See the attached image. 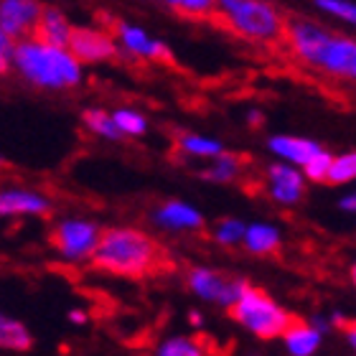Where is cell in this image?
I'll use <instances>...</instances> for the list:
<instances>
[{
    "label": "cell",
    "mask_w": 356,
    "mask_h": 356,
    "mask_svg": "<svg viewBox=\"0 0 356 356\" xmlns=\"http://www.w3.org/2000/svg\"><path fill=\"white\" fill-rule=\"evenodd\" d=\"M285 33L298 59L321 69L331 76L356 82V41L346 36H336L321 29L318 23L305 18H290L285 23Z\"/></svg>",
    "instance_id": "6da1fadb"
},
{
    "label": "cell",
    "mask_w": 356,
    "mask_h": 356,
    "mask_svg": "<svg viewBox=\"0 0 356 356\" xmlns=\"http://www.w3.org/2000/svg\"><path fill=\"white\" fill-rule=\"evenodd\" d=\"M13 69L38 89H69L82 82V61L64 46H54L38 36L15 44Z\"/></svg>",
    "instance_id": "7a4b0ae2"
},
{
    "label": "cell",
    "mask_w": 356,
    "mask_h": 356,
    "mask_svg": "<svg viewBox=\"0 0 356 356\" xmlns=\"http://www.w3.org/2000/svg\"><path fill=\"white\" fill-rule=\"evenodd\" d=\"M161 260V247L150 234L133 227H112L102 232L92 262L95 267L120 277H145Z\"/></svg>",
    "instance_id": "3957f363"
},
{
    "label": "cell",
    "mask_w": 356,
    "mask_h": 356,
    "mask_svg": "<svg viewBox=\"0 0 356 356\" xmlns=\"http://www.w3.org/2000/svg\"><path fill=\"white\" fill-rule=\"evenodd\" d=\"M229 316L252 336L265 339V341L282 339L290 323H293V316L280 303H275L265 290L252 288V285L247 288V293L239 298L237 303L232 305Z\"/></svg>",
    "instance_id": "277c9868"
},
{
    "label": "cell",
    "mask_w": 356,
    "mask_h": 356,
    "mask_svg": "<svg viewBox=\"0 0 356 356\" xmlns=\"http://www.w3.org/2000/svg\"><path fill=\"white\" fill-rule=\"evenodd\" d=\"M216 10L239 36L252 41H277L285 33L280 10L267 0H216Z\"/></svg>",
    "instance_id": "5b68a950"
},
{
    "label": "cell",
    "mask_w": 356,
    "mask_h": 356,
    "mask_svg": "<svg viewBox=\"0 0 356 356\" xmlns=\"http://www.w3.org/2000/svg\"><path fill=\"white\" fill-rule=\"evenodd\" d=\"M99 237H102V232L97 229V224L84 222V219H67V222L56 224L51 242L64 260L79 262L95 254Z\"/></svg>",
    "instance_id": "8992f818"
},
{
    "label": "cell",
    "mask_w": 356,
    "mask_h": 356,
    "mask_svg": "<svg viewBox=\"0 0 356 356\" xmlns=\"http://www.w3.org/2000/svg\"><path fill=\"white\" fill-rule=\"evenodd\" d=\"M44 6L38 0H0V33L10 38H23L36 31Z\"/></svg>",
    "instance_id": "52a82bcc"
},
{
    "label": "cell",
    "mask_w": 356,
    "mask_h": 356,
    "mask_svg": "<svg viewBox=\"0 0 356 356\" xmlns=\"http://www.w3.org/2000/svg\"><path fill=\"white\" fill-rule=\"evenodd\" d=\"M69 51L74 54L82 64H99V61H110L118 56V44L102 31L74 29L72 31V41H69Z\"/></svg>",
    "instance_id": "ba28073f"
},
{
    "label": "cell",
    "mask_w": 356,
    "mask_h": 356,
    "mask_svg": "<svg viewBox=\"0 0 356 356\" xmlns=\"http://www.w3.org/2000/svg\"><path fill=\"white\" fill-rule=\"evenodd\" d=\"M267 181H270V193L275 201H280L285 207H293L303 199L305 191V173L296 168V163H275L267 168Z\"/></svg>",
    "instance_id": "9c48e42d"
},
{
    "label": "cell",
    "mask_w": 356,
    "mask_h": 356,
    "mask_svg": "<svg viewBox=\"0 0 356 356\" xmlns=\"http://www.w3.org/2000/svg\"><path fill=\"white\" fill-rule=\"evenodd\" d=\"M153 222L163 229L173 232H196L204 227V216L186 201H165L163 207L153 211Z\"/></svg>",
    "instance_id": "30bf717a"
},
{
    "label": "cell",
    "mask_w": 356,
    "mask_h": 356,
    "mask_svg": "<svg viewBox=\"0 0 356 356\" xmlns=\"http://www.w3.org/2000/svg\"><path fill=\"white\" fill-rule=\"evenodd\" d=\"M118 36L120 44L125 46L127 51L140 56V59H153V61H171V51L165 49L163 41H156L150 38L148 33L138 26H130V23H120L118 26Z\"/></svg>",
    "instance_id": "8fae6325"
},
{
    "label": "cell",
    "mask_w": 356,
    "mask_h": 356,
    "mask_svg": "<svg viewBox=\"0 0 356 356\" xmlns=\"http://www.w3.org/2000/svg\"><path fill=\"white\" fill-rule=\"evenodd\" d=\"M49 199L36 191H26V188H8L0 193V214L3 216H23V214H49Z\"/></svg>",
    "instance_id": "7c38bea8"
},
{
    "label": "cell",
    "mask_w": 356,
    "mask_h": 356,
    "mask_svg": "<svg viewBox=\"0 0 356 356\" xmlns=\"http://www.w3.org/2000/svg\"><path fill=\"white\" fill-rule=\"evenodd\" d=\"M267 148L273 150L275 156H280L288 163H296L303 168L318 150H323L318 143L308 140V138H296V135H275L267 140Z\"/></svg>",
    "instance_id": "4fadbf2b"
},
{
    "label": "cell",
    "mask_w": 356,
    "mask_h": 356,
    "mask_svg": "<svg viewBox=\"0 0 356 356\" xmlns=\"http://www.w3.org/2000/svg\"><path fill=\"white\" fill-rule=\"evenodd\" d=\"M72 31H74V26L69 23V18L64 13H61L59 8H44V13H41V21H38L36 26V33L41 41H46V44H54V46H64V49H69V41H72Z\"/></svg>",
    "instance_id": "5bb4252c"
},
{
    "label": "cell",
    "mask_w": 356,
    "mask_h": 356,
    "mask_svg": "<svg viewBox=\"0 0 356 356\" xmlns=\"http://www.w3.org/2000/svg\"><path fill=\"white\" fill-rule=\"evenodd\" d=\"M186 280H188V288H191L193 296H199L201 300L219 303V298H222L229 277L222 275L219 270H211V267H193Z\"/></svg>",
    "instance_id": "9a60e30c"
},
{
    "label": "cell",
    "mask_w": 356,
    "mask_h": 356,
    "mask_svg": "<svg viewBox=\"0 0 356 356\" xmlns=\"http://www.w3.org/2000/svg\"><path fill=\"white\" fill-rule=\"evenodd\" d=\"M321 331L318 326H308V323H300V321H293L290 328L285 331L282 341H285V349L293 356H311L318 351L321 346Z\"/></svg>",
    "instance_id": "2e32d148"
},
{
    "label": "cell",
    "mask_w": 356,
    "mask_h": 356,
    "mask_svg": "<svg viewBox=\"0 0 356 356\" xmlns=\"http://www.w3.org/2000/svg\"><path fill=\"white\" fill-rule=\"evenodd\" d=\"M245 247L252 254H270L280 247V232L273 224H250L245 234Z\"/></svg>",
    "instance_id": "e0dca14e"
},
{
    "label": "cell",
    "mask_w": 356,
    "mask_h": 356,
    "mask_svg": "<svg viewBox=\"0 0 356 356\" xmlns=\"http://www.w3.org/2000/svg\"><path fill=\"white\" fill-rule=\"evenodd\" d=\"M0 346L10 351H29L33 346V336L29 334V328L23 326L21 321L3 316L0 318Z\"/></svg>",
    "instance_id": "ac0fdd59"
},
{
    "label": "cell",
    "mask_w": 356,
    "mask_h": 356,
    "mask_svg": "<svg viewBox=\"0 0 356 356\" xmlns=\"http://www.w3.org/2000/svg\"><path fill=\"white\" fill-rule=\"evenodd\" d=\"M82 122L89 133L99 135V138H107V140H120V138H122V130L118 127V122H115V118H112L110 112L95 110V107H92V110H84Z\"/></svg>",
    "instance_id": "d6986e66"
},
{
    "label": "cell",
    "mask_w": 356,
    "mask_h": 356,
    "mask_svg": "<svg viewBox=\"0 0 356 356\" xmlns=\"http://www.w3.org/2000/svg\"><path fill=\"white\" fill-rule=\"evenodd\" d=\"M242 171V161L237 156H229V153H222V156L214 158V163L209 165L207 171L201 173L204 178L214 181V184H229L239 176Z\"/></svg>",
    "instance_id": "ffe728a7"
},
{
    "label": "cell",
    "mask_w": 356,
    "mask_h": 356,
    "mask_svg": "<svg viewBox=\"0 0 356 356\" xmlns=\"http://www.w3.org/2000/svg\"><path fill=\"white\" fill-rule=\"evenodd\" d=\"M178 145H181V150H186L188 156H196V158H216L224 153L219 140H211V138L193 135V133L181 135V138H178Z\"/></svg>",
    "instance_id": "44dd1931"
},
{
    "label": "cell",
    "mask_w": 356,
    "mask_h": 356,
    "mask_svg": "<svg viewBox=\"0 0 356 356\" xmlns=\"http://www.w3.org/2000/svg\"><path fill=\"white\" fill-rule=\"evenodd\" d=\"M351 181H356V150L336 156L334 163H331V171H328V184L343 186L351 184Z\"/></svg>",
    "instance_id": "7402d4cb"
},
{
    "label": "cell",
    "mask_w": 356,
    "mask_h": 356,
    "mask_svg": "<svg viewBox=\"0 0 356 356\" xmlns=\"http://www.w3.org/2000/svg\"><path fill=\"white\" fill-rule=\"evenodd\" d=\"M245 234H247V224H242L239 219H224V222L216 224L214 229V239L219 245H239V242H245Z\"/></svg>",
    "instance_id": "603a6c76"
},
{
    "label": "cell",
    "mask_w": 356,
    "mask_h": 356,
    "mask_svg": "<svg viewBox=\"0 0 356 356\" xmlns=\"http://www.w3.org/2000/svg\"><path fill=\"white\" fill-rule=\"evenodd\" d=\"M331 163H334V156L326 153V150H318L316 156L303 165V173L308 181L313 184H321V181H328V171H331Z\"/></svg>",
    "instance_id": "cb8c5ba5"
},
{
    "label": "cell",
    "mask_w": 356,
    "mask_h": 356,
    "mask_svg": "<svg viewBox=\"0 0 356 356\" xmlns=\"http://www.w3.org/2000/svg\"><path fill=\"white\" fill-rule=\"evenodd\" d=\"M112 118H115L118 127L122 130V135H143L145 130H148L145 118L135 110H115L112 112Z\"/></svg>",
    "instance_id": "d4e9b609"
},
{
    "label": "cell",
    "mask_w": 356,
    "mask_h": 356,
    "mask_svg": "<svg viewBox=\"0 0 356 356\" xmlns=\"http://www.w3.org/2000/svg\"><path fill=\"white\" fill-rule=\"evenodd\" d=\"M158 354L161 356H199L201 346H199V341H193V339L176 336V339H168V341L161 343Z\"/></svg>",
    "instance_id": "484cf974"
},
{
    "label": "cell",
    "mask_w": 356,
    "mask_h": 356,
    "mask_svg": "<svg viewBox=\"0 0 356 356\" xmlns=\"http://www.w3.org/2000/svg\"><path fill=\"white\" fill-rule=\"evenodd\" d=\"M161 3L184 15H207L216 10V0H161Z\"/></svg>",
    "instance_id": "4316f807"
},
{
    "label": "cell",
    "mask_w": 356,
    "mask_h": 356,
    "mask_svg": "<svg viewBox=\"0 0 356 356\" xmlns=\"http://www.w3.org/2000/svg\"><path fill=\"white\" fill-rule=\"evenodd\" d=\"M316 6L321 10H326V13L356 26V3H351V0H316Z\"/></svg>",
    "instance_id": "83f0119b"
},
{
    "label": "cell",
    "mask_w": 356,
    "mask_h": 356,
    "mask_svg": "<svg viewBox=\"0 0 356 356\" xmlns=\"http://www.w3.org/2000/svg\"><path fill=\"white\" fill-rule=\"evenodd\" d=\"M247 288H250V282H247V280H242V277H229V282H227V288H224L222 298H219V305H224V308H232L239 298L245 296Z\"/></svg>",
    "instance_id": "f1b7e54d"
},
{
    "label": "cell",
    "mask_w": 356,
    "mask_h": 356,
    "mask_svg": "<svg viewBox=\"0 0 356 356\" xmlns=\"http://www.w3.org/2000/svg\"><path fill=\"white\" fill-rule=\"evenodd\" d=\"M343 334H346V341L351 343V349L356 351V321H343Z\"/></svg>",
    "instance_id": "f546056e"
},
{
    "label": "cell",
    "mask_w": 356,
    "mask_h": 356,
    "mask_svg": "<svg viewBox=\"0 0 356 356\" xmlns=\"http://www.w3.org/2000/svg\"><path fill=\"white\" fill-rule=\"evenodd\" d=\"M69 321L76 323V326H82V323H87V313L84 311H69Z\"/></svg>",
    "instance_id": "4dcf8cb0"
},
{
    "label": "cell",
    "mask_w": 356,
    "mask_h": 356,
    "mask_svg": "<svg viewBox=\"0 0 356 356\" xmlns=\"http://www.w3.org/2000/svg\"><path fill=\"white\" fill-rule=\"evenodd\" d=\"M341 209H346V211H356V191L349 193V196H343V199H341Z\"/></svg>",
    "instance_id": "1f68e13d"
},
{
    "label": "cell",
    "mask_w": 356,
    "mask_h": 356,
    "mask_svg": "<svg viewBox=\"0 0 356 356\" xmlns=\"http://www.w3.org/2000/svg\"><path fill=\"white\" fill-rule=\"evenodd\" d=\"M188 323H191L193 328L204 326V318H201V313H188Z\"/></svg>",
    "instance_id": "d6a6232c"
},
{
    "label": "cell",
    "mask_w": 356,
    "mask_h": 356,
    "mask_svg": "<svg viewBox=\"0 0 356 356\" xmlns=\"http://www.w3.org/2000/svg\"><path fill=\"white\" fill-rule=\"evenodd\" d=\"M313 326H318L321 331H323V334H326V331H328V323H326V321H323V318H316V321H313Z\"/></svg>",
    "instance_id": "836d02e7"
},
{
    "label": "cell",
    "mask_w": 356,
    "mask_h": 356,
    "mask_svg": "<svg viewBox=\"0 0 356 356\" xmlns=\"http://www.w3.org/2000/svg\"><path fill=\"white\" fill-rule=\"evenodd\" d=\"M250 122H262V115L257 110H252L250 112Z\"/></svg>",
    "instance_id": "e575fe53"
},
{
    "label": "cell",
    "mask_w": 356,
    "mask_h": 356,
    "mask_svg": "<svg viewBox=\"0 0 356 356\" xmlns=\"http://www.w3.org/2000/svg\"><path fill=\"white\" fill-rule=\"evenodd\" d=\"M351 280H354V285H356V262H354V267H351Z\"/></svg>",
    "instance_id": "d590c367"
}]
</instances>
